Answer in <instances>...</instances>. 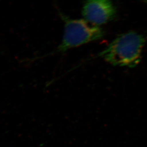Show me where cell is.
Here are the masks:
<instances>
[{"instance_id": "7a4b0ae2", "label": "cell", "mask_w": 147, "mask_h": 147, "mask_svg": "<svg viewBox=\"0 0 147 147\" xmlns=\"http://www.w3.org/2000/svg\"><path fill=\"white\" fill-rule=\"evenodd\" d=\"M58 11L64 24L61 42L55 49L45 55L37 58V59L64 53L70 49L100 40L104 36L102 29L98 26L92 25L85 20L72 19L60 10Z\"/></svg>"}, {"instance_id": "6da1fadb", "label": "cell", "mask_w": 147, "mask_h": 147, "mask_svg": "<svg viewBox=\"0 0 147 147\" xmlns=\"http://www.w3.org/2000/svg\"><path fill=\"white\" fill-rule=\"evenodd\" d=\"M145 42L140 34L126 32L116 38L98 55L113 65L133 68L140 62Z\"/></svg>"}, {"instance_id": "3957f363", "label": "cell", "mask_w": 147, "mask_h": 147, "mask_svg": "<svg viewBox=\"0 0 147 147\" xmlns=\"http://www.w3.org/2000/svg\"><path fill=\"white\" fill-rule=\"evenodd\" d=\"M82 13L85 21L98 26L113 19L116 10L110 1L91 0L84 3Z\"/></svg>"}]
</instances>
